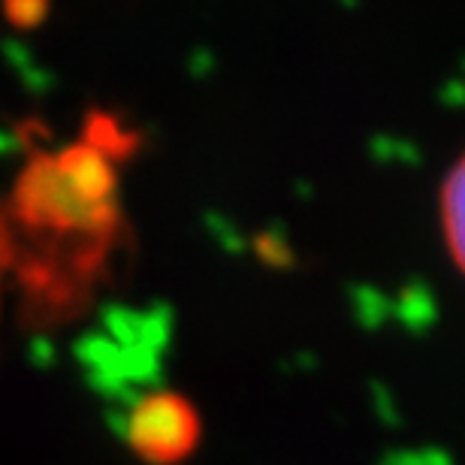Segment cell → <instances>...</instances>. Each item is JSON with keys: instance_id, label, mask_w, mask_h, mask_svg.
<instances>
[{"instance_id": "cell-3", "label": "cell", "mask_w": 465, "mask_h": 465, "mask_svg": "<svg viewBox=\"0 0 465 465\" xmlns=\"http://www.w3.org/2000/svg\"><path fill=\"white\" fill-rule=\"evenodd\" d=\"M435 221L450 266L465 282V148L444 170L435 191Z\"/></svg>"}, {"instance_id": "cell-1", "label": "cell", "mask_w": 465, "mask_h": 465, "mask_svg": "<svg viewBox=\"0 0 465 465\" xmlns=\"http://www.w3.org/2000/svg\"><path fill=\"white\" fill-rule=\"evenodd\" d=\"M136 136L91 115L73 143L25 161L0 203L9 287L36 323H67L97 300L124 239V163Z\"/></svg>"}, {"instance_id": "cell-2", "label": "cell", "mask_w": 465, "mask_h": 465, "mask_svg": "<svg viewBox=\"0 0 465 465\" xmlns=\"http://www.w3.org/2000/svg\"><path fill=\"white\" fill-rule=\"evenodd\" d=\"M124 444L145 465H182L200 448L203 417L179 390H148L127 408Z\"/></svg>"}, {"instance_id": "cell-4", "label": "cell", "mask_w": 465, "mask_h": 465, "mask_svg": "<svg viewBox=\"0 0 465 465\" xmlns=\"http://www.w3.org/2000/svg\"><path fill=\"white\" fill-rule=\"evenodd\" d=\"M6 291H9V245H6L4 218H0V309H4Z\"/></svg>"}]
</instances>
